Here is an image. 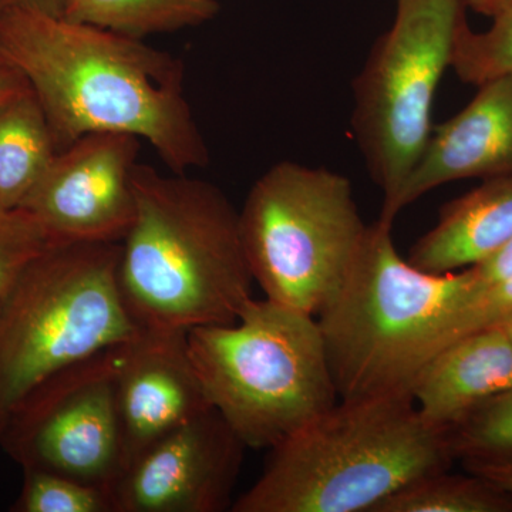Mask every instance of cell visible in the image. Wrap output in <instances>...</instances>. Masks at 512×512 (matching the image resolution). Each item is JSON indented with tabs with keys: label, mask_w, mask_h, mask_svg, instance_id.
Returning <instances> with one entry per match:
<instances>
[{
	"label": "cell",
	"mask_w": 512,
	"mask_h": 512,
	"mask_svg": "<svg viewBox=\"0 0 512 512\" xmlns=\"http://www.w3.org/2000/svg\"><path fill=\"white\" fill-rule=\"evenodd\" d=\"M63 0H0V12L9 9H32L62 16Z\"/></svg>",
	"instance_id": "4316f807"
},
{
	"label": "cell",
	"mask_w": 512,
	"mask_h": 512,
	"mask_svg": "<svg viewBox=\"0 0 512 512\" xmlns=\"http://www.w3.org/2000/svg\"><path fill=\"white\" fill-rule=\"evenodd\" d=\"M461 463L467 473L484 478L512 495V458H466Z\"/></svg>",
	"instance_id": "d4e9b609"
},
{
	"label": "cell",
	"mask_w": 512,
	"mask_h": 512,
	"mask_svg": "<svg viewBox=\"0 0 512 512\" xmlns=\"http://www.w3.org/2000/svg\"><path fill=\"white\" fill-rule=\"evenodd\" d=\"M245 448L224 417L208 410L128 468L114 488V511H231Z\"/></svg>",
	"instance_id": "8fae6325"
},
{
	"label": "cell",
	"mask_w": 512,
	"mask_h": 512,
	"mask_svg": "<svg viewBox=\"0 0 512 512\" xmlns=\"http://www.w3.org/2000/svg\"><path fill=\"white\" fill-rule=\"evenodd\" d=\"M511 238L512 175H504L443 205L407 261L430 274H448L476 265Z\"/></svg>",
	"instance_id": "9a60e30c"
},
{
	"label": "cell",
	"mask_w": 512,
	"mask_h": 512,
	"mask_svg": "<svg viewBox=\"0 0 512 512\" xmlns=\"http://www.w3.org/2000/svg\"><path fill=\"white\" fill-rule=\"evenodd\" d=\"M372 512H512V495L468 473H430L384 498Z\"/></svg>",
	"instance_id": "ac0fdd59"
},
{
	"label": "cell",
	"mask_w": 512,
	"mask_h": 512,
	"mask_svg": "<svg viewBox=\"0 0 512 512\" xmlns=\"http://www.w3.org/2000/svg\"><path fill=\"white\" fill-rule=\"evenodd\" d=\"M463 2L466 8L473 10L478 15L493 19L504 8L508 0H463Z\"/></svg>",
	"instance_id": "83f0119b"
},
{
	"label": "cell",
	"mask_w": 512,
	"mask_h": 512,
	"mask_svg": "<svg viewBox=\"0 0 512 512\" xmlns=\"http://www.w3.org/2000/svg\"><path fill=\"white\" fill-rule=\"evenodd\" d=\"M448 436L457 460L512 458V387L468 413Z\"/></svg>",
	"instance_id": "ffe728a7"
},
{
	"label": "cell",
	"mask_w": 512,
	"mask_h": 512,
	"mask_svg": "<svg viewBox=\"0 0 512 512\" xmlns=\"http://www.w3.org/2000/svg\"><path fill=\"white\" fill-rule=\"evenodd\" d=\"M511 387L512 343L500 326H493L456 340L421 363L409 392L427 423L450 430Z\"/></svg>",
	"instance_id": "5bb4252c"
},
{
	"label": "cell",
	"mask_w": 512,
	"mask_h": 512,
	"mask_svg": "<svg viewBox=\"0 0 512 512\" xmlns=\"http://www.w3.org/2000/svg\"><path fill=\"white\" fill-rule=\"evenodd\" d=\"M512 316V276L498 284L470 291L430 339L421 356V363L439 350L471 333L493 328ZM419 365V367H420ZM417 367V369H419Z\"/></svg>",
	"instance_id": "7402d4cb"
},
{
	"label": "cell",
	"mask_w": 512,
	"mask_h": 512,
	"mask_svg": "<svg viewBox=\"0 0 512 512\" xmlns=\"http://www.w3.org/2000/svg\"><path fill=\"white\" fill-rule=\"evenodd\" d=\"M463 0H397L353 82V136L373 183L390 204L429 140L434 100L466 20Z\"/></svg>",
	"instance_id": "ba28073f"
},
{
	"label": "cell",
	"mask_w": 512,
	"mask_h": 512,
	"mask_svg": "<svg viewBox=\"0 0 512 512\" xmlns=\"http://www.w3.org/2000/svg\"><path fill=\"white\" fill-rule=\"evenodd\" d=\"M119 285L141 329L231 325L252 301L239 211L217 185L137 164Z\"/></svg>",
	"instance_id": "7a4b0ae2"
},
{
	"label": "cell",
	"mask_w": 512,
	"mask_h": 512,
	"mask_svg": "<svg viewBox=\"0 0 512 512\" xmlns=\"http://www.w3.org/2000/svg\"><path fill=\"white\" fill-rule=\"evenodd\" d=\"M451 69L466 84L480 86L495 77L512 74V0L493 18L483 32L461 23L454 45Z\"/></svg>",
	"instance_id": "d6986e66"
},
{
	"label": "cell",
	"mask_w": 512,
	"mask_h": 512,
	"mask_svg": "<svg viewBox=\"0 0 512 512\" xmlns=\"http://www.w3.org/2000/svg\"><path fill=\"white\" fill-rule=\"evenodd\" d=\"M28 83L15 69L9 66L0 67V106L28 89Z\"/></svg>",
	"instance_id": "484cf974"
},
{
	"label": "cell",
	"mask_w": 512,
	"mask_h": 512,
	"mask_svg": "<svg viewBox=\"0 0 512 512\" xmlns=\"http://www.w3.org/2000/svg\"><path fill=\"white\" fill-rule=\"evenodd\" d=\"M55 245L28 211L0 208V311L26 268Z\"/></svg>",
	"instance_id": "603a6c76"
},
{
	"label": "cell",
	"mask_w": 512,
	"mask_h": 512,
	"mask_svg": "<svg viewBox=\"0 0 512 512\" xmlns=\"http://www.w3.org/2000/svg\"><path fill=\"white\" fill-rule=\"evenodd\" d=\"M124 345L50 377L10 416L0 444L23 470L62 474L113 495L124 474L116 397Z\"/></svg>",
	"instance_id": "9c48e42d"
},
{
	"label": "cell",
	"mask_w": 512,
	"mask_h": 512,
	"mask_svg": "<svg viewBox=\"0 0 512 512\" xmlns=\"http://www.w3.org/2000/svg\"><path fill=\"white\" fill-rule=\"evenodd\" d=\"M187 335L141 329L121 350L116 397L124 474L171 431L214 409L192 363Z\"/></svg>",
	"instance_id": "7c38bea8"
},
{
	"label": "cell",
	"mask_w": 512,
	"mask_h": 512,
	"mask_svg": "<svg viewBox=\"0 0 512 512\" xmlns=\"http://www.w3.org/2000/svg\"><path fill=\"white\" fill-rule=\"evenodd\" d=\"M141 140L128 134L80 137L52 164L20 208L56 245L121 242L136 214L134 171Z\"/></svg>",
	"instance_id": "30bf717a"
},
{
	"label": "cell",
	"mask_w": 512,
	"mask_h": 512,
	"mask_svg": "<svg viewBox=\"0 0 512 512\" xmlns=\"http://www.w3.org/2000/svg\"><path fill=\"white\" fill-rule=\"evenodd\" d=\"M0 59L28 83L60 150L93 133L147 141L171 173L210 163L177 57L32 9L0 12Z\"/></svg>",
	"instance_id": "6da1fadb"
},
{
	"label": "cell",
	"mask_w": 512,
	"mask_h": 512,
	"mask_svg": "<svg viewBox=\"0 0 512 512\" xmlns=\"http://www.w3.org/2000/svg\"><path fill=\"white\" fill-rule=\"evenodd\" d=\"M5 66V63L2 62V59H0V67Z\"/></svg>",
	"instance_id": "f546056e"
},
{
	"label": "cell",
	"mask_w": 512,
	"mask_h": 512,
	"mask_svg": "<svg viewBox=\"0 0 512 512\" xmlns=\"http://www.w3.org/2000/svg\"><path fill=\"white\" fill-rule=\"evenodd\" d=\"M377 220L338 292L316 316L339 400L409 392L430 339L473 291L470 269L430 274L397 252Z\"/></svg>",
	"instance_id": "277c9868"
},
{
	"label": "cell",
	"mask_w": 512,
	"mask_h": 512,
	"mask_svg": "<svg viewBox=\"0 0 512 512\" xmlns=\"http://www.w3.org/2000/svg\"><path fill=\"white\" fill-rule=\"evenodd\" d=\"M16 512H116L113 495L103 488L49 471L23 470Z\"/></svg>",
	"instance_id": "44dd1931"
},
{
	"label": "cell",
	"mask_w": 512,
	"mask_h": 512,
	"mask_svg": "<svg viewBox=\"0 0 512 512\" xmlns=\"http://www.w3.org/2000/svg\"><path fill=\"white\" fill-rule=\"evenodd\" d=\"M471 278H473V291L498 284L512 276V238L504 245L495 249L483 261L470 266Z\"/></svg>",
	"instance_id": "cb8c5ba5"
},
{
	"label": "cell",
	"mask_w": 512,
	"mask_h": 512,
	"mask_svg": "<svg viewBox=\"0 0 512 512\" xmlns=\"http://www.w3.org/2000/svg\"><path fill=\"white\" fill-rule=\"evenodd\" d=\"M448 430L421 417L410 392L339 400L272 448L232 512H372L404 485L450 470Z\"/></svg>",
	"instance_id": "3957f363"
},
{
	"label": "cell",
	"mask_w": 512,
	"mask_h": 512,
	"mask_svg": "<svg viewBox=\"0 0 512 512\" xmlns=\"http://www.w3.org/2000/svg\"><path fill=\"white\" fill-rule=\"evenodd\" d=\"M239 228L265 298L316 318L345 281L367 225L345 175L281 161L252 185Z\"/></svg>",
	"instance_id": "52a82bcc"
},
{
	"label": "cell",
	"mask_w": 512,
	"mask_h": 512,
	"mask_svg": "<svg viewBox=\"0 0 512 512\" xmlns=\"http://www.w3.org/2000/svg\"><path fill=\"white\" fill-rule=\"evenodd\" d=\"M211 406L247 448H272L339 402L318 320L252 299L237 322L188 330Z\"/></svg>",
	"instance_id": "5b68a950"
},
{
	"label": "cell",
	"mask_w": 512,
	"mask_h": 512,
	"mask_svg": "<svg viewBox=\"0 0 512 512\" xmlns=\"http://www.w3.org/2000/svg\"><path fill=\"white\" fill-rule=\"evenodd\" d=\"M498 326L504 330L505 335L508 336V339H510L512 343V316H510L508 319H505L504 322L500 323Z\"/></svg>",
	"instance_id": "f1b7e54d"
},
{
	"label": "cell",
	"mask_w": 512,
	"mask_h": 512,
	"mask_svg": "<svg viewBox=\"0 0 512 512\" xmlns=\"http://www.w3.org/2000/svg\"><path fill=\"white\" fill-rule=\"evenodd\" d=\"M59 153L52 128L32 90L0 106V208L25 201Z\"/></svg>",
	"instance_id": "2e32d148"
},
{
	"label": "cell",
	"mask_w": 512,
	"mask_h": 512,
	"mask_svg": "<svg viewBox=\"0 0 512 512\" xmlns=\"http://www.w3.org/2000/svg\"><path fill=\"white\" fill-rule=\"evenodd\" d=\"M120 242L55 245L0 311V433L40 384L136 338L119 285Z\"/></svg>",
	"instance_id": "8992f818"
},
{
	"label": "cell",
	"mask_w": 512,
	"mask_h": 512,
	"mask_svg": "<svg viewBox=\"0 0 512 512\" xmlns=\"http://www.w3.org/2000/svg\"><path fill=\"white\" fill-rule=\"evenodd\" d=\"M218 10L217 0H63L62 18L143 39L200 26Z\"/></svg>",
	"instance_id": "e0dca14e"
},
{
	"label": "cell",
	"mask_w": 512,
	"mask_h": 512,
	"mask_svg": "<svg viewBox=\"0 0 512 512\" xmlns=\"http://www.w3.org/2000/svg\"><path fill=\"white\" fill-rule=\"evenodd\" d=\"M473 100L433 128L399 194L379 220L393 224L407 207L441 185L512 175V74L480 84Z\"/></svg>",
	"instance_id": "4fadbf2b"
}]
</instances>
